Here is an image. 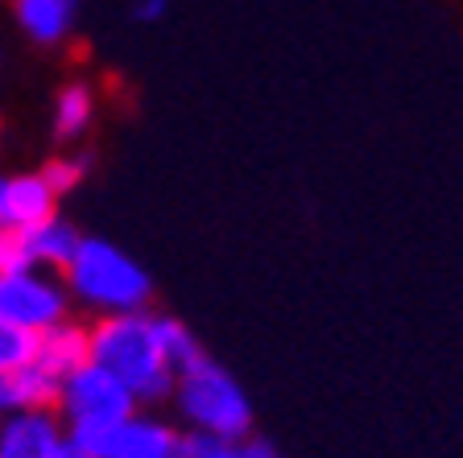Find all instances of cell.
Segmentation results:
<instances>
[{
    "instance_id": "52a82bcc",
    "label": "cell",
    "mask_w": 463,
    "mask_h": 458,
    "mask_svg": "<svg viewBox=\"0 0 463 458\" xmlns=\"http://www.w3.org/2000/svg\"><path fill=\"white\" fill-rule=\"evenodd\" d=\"M71 434L58 409H9L0 421V458H62Z\"/></svg>"
},
{
    "instance_id": "5b68a950",
    "label": "cell",
    "mask_w": 463,
    "mask_h": 458,
    "mask_svg": "<svg viewBox=\"0 0 463 458\" xmlns=\"http://www.w3.org/2000/svg\"><path fill=\"white\" fill-rule=\"evenodd\" d=\"M0 318L29 334H46L75 318V302L62 273L9 257L0 265Z\"/></svg>"
},
{
    "instance_id": "2e32d148",
    "label": "cell",
    "mask_w": 463,
    "mask_h": 458,
    "mask_svg": "<svg viewBox=\"0 0 463 458\" xmlns=\"http://www.w3.org/2000/svg\"><path fill=\"white\" fill-rule=\"evenodd\" d=\"M38 173L50 182V186H54L58 199H67L79 182L87 178V157H83V153H58V157H50Z\"/></svg>"
},
{
    "instance_id": "4fadbf2b",
    "label": "cell",
    "mask_w": 463,
    "mask_h": 458,
    "mask_svg": "<svg viewBox=\"0 0 463 458\" xmlns=\"http://www.w3.org/2000/svg\"><path fill=\"white\" fill-rule=\"evenodd\" d=\"M91 125H96V91L75 79V83H67L54 96L50 133H54V141L71 145V141H79V136H87V128Z\"/></svg>"
},
{
    "instance_id": "6da1fadb",
    "label": "cell",
    "mask_w": 463,
    "mask_h": 458,
    "mask_svg": "<svg viewBox=\"0 0 463 458\" xmlns=\"http://www.w3.org/2000/svg\"><path fill=\"white\" fill-rule=\"evenodd\" d=\"M91 360L133 388L141 409H157L174 397L178 368L162 339V314H112L91 322Z\"/></svg>"
},
{
    "instance_id": "ac0fdd59",
    "label": "cell",
    "mask_w": 463,
    "mask_h": 458,
    "mask_svg": "<svg viewBox=\"0 0 463 458\" xmlns=\"http://www.w3.org/2000/svg\"><path fill=\"white\" fill-rule=\"evenodd\" d=\"M165 9H170V0H133V21L157 25V21L165 17Z\"/></svg>"
},
{
    "instance_id": "ba28073f",
    "label": "cell",
    "mask_w": 463,
    "mask_h": 458,
    "mask_svg": "<svg viewBox=\"0 0 463 458\" xmlns=\"http://www.w3.org/2000/svg\"><path fill=\"white\" fill-rule=\"evenodd\" d=\"M79 244H83V231H75V223H71L62 210L25 231H9V257L25 260V265L50 268V273H62V268L75 260Z\"/></svg>"
},
{
    "instance_id": "3957f363",
    "label": "cell",
    "mask_w": 463,
    "mask_h": 458,
    "mask_svg": "<svg viewBox=\"0 0 463 458\" xmlns=\"http://www.w3.org/2000/svg\"><path fill=\"white\" fill-rule=\"evenodd\" d=\"M178 425L186 434H203V438H220V442H241L252 438V401L244 384L215 363L212 355H199L191 368L178 372L170 397Z\"/></svg>"
},
{
    "instance_id": "9a60e30c",
    "label": "cell",
    "mask_w": 463,
    "mask_h": 458,
    "mask_svg": "<svg viewBox=\"0 0 463 458\" xmlns=\"http://www.w3.org/2000/svg\"><path fill=\"white\" fill-rule=\"evenodd\" d=\"M33 351H38V334H29L0 318V380L13 376L17 368H25V363L33 360Z\"/></svg>"
},
{
    "instance_id": "8fae6325",
    "label": "cell",
    "mask_w": 463,
    "mask_h": 458,
    "mask_svg": "<svg viewBox=\"0 0 463 458\" xmlns=\"http://www.w3.org/2000/svg\"><path fill=\"white\" fill-rule=\"evenodd\" d=\"M21 33L38 46H62L75 33L79 0H13Z\"/></svg>"
},
{
    "instance_id": "7a4b0ae2",
    "label": "cell",
    "mask_w": 463,
    "mask_h": 458,
    "mask_svg": "<svg viewBox=\"0 0 463 458\" xmlns=\"http://www.w3.org/2000/svg\"><path fill=\"white\" fill-rule=\"evenodd\" d=\"M62 281L71 289L75 314H87L91 322L112 314H141L154 305V281L145 265L99 236H83L75 260L62 268Z\"/></svg>"
},
{
    "instance_id": "ffe728a7",
    "label": "cell",
    "mask_w": 463,
    "mask_h": 458,
    "mask_svg": "<svg viewBox=\"0 0 463 458\" xmlns=\"http://www.w3.org/2000/svg\"><path fill=\"white\" fill-rule=\"evenodd\" d=\"M5 260H9V231L0 228V265H5Z\"/></svg>"
},
{
    "instance_id": "7c38bea8",
    "label": "cell",
    "mask_w": 463,
    "mask_h": 458,
    "mask_svg": "<svg viewBox=\"0 0 463 458\" xmlns=\"http://www.w3.org/2000/svg\"><path fill=\"white\" fill-rule=\"evenodd\" d=\"M62 384L54 372H46L38 360H29L25 368H17L13 376L0 380V392L9 409H58V397H62Z\"/></svg>"
},
{
    "instance_id": "9c48e42d",
    "label": "cell",
    "mask_w": 463,
    "mask_h": 458,
    "mask_svg": "<svg viewBox=\"0 0 463 458\" xmlns=\"http://www.w3.org/2000/svg\"><path fill=\"white\" fill-rule=\"evenodd\" d=\"M58 215V194L42 173H13L9 191H5V207H0V228L5 231H25L33 223H46Z\"/></svg>"
},
{
    "instance_id": "30bf717a",
    "label": "cell",
    "mask_w": 463,
    "mask_h": 458,
    "mask_svg": "<svg viewBox=\"0 0 463 458\" xmlns=\"http://www.w3.org/2000/svg\"><path fill=\"white\" fill-rule=\"evenodd\" d=\"M33 360H38L46 372H54L58 380H67L71 372H79V368L91 360V322H83V318L75 314L62 326H54V331L38 334Z\"/></svg>"
},
{
    "instance_id": "5bb4252c",
    "label": "cell",
    "mask_w": 463,
    "mask_h": 458,
    "mask_svg": "<svg viewBox=\"0 0 463 458\" xmlns=\"http://www.w3.org/2000/svg\"><path fill=\"white\" fill-rule=\"evenodd\" d=\"M183 458H281L273 450L269 438H241V442H220V438H203V434H186Z\"/></svg>"
},
{
    "instance_id": "8992f818",
    "label": "cell",
    "mask_w": 463,
    "mask_h": 458,
    "mask_svg": "<svg viewBox=\"0 0 463 458\" xmlns=\"http://www.w3.org/2000/svg\"><path fill=\"white\" fill-rule=\"evenodd\" d=\"M183 442L186 430H178L174 421L157 417L154 409H137L133 417H125L120 425L104 430L83 446L96 450L99 458H183Z\"/></svg>"
},
{
    "instance_id": "277c9868",
    "label": "cell",
    "mask_w": 463,
    "mask_h": 458,
    "mask_svg": "<svg viewBox=\"0 0 463 458\" xmlns=\"http://www.w3.org/2000/svg\"><path fill=\"white\" fill-rule=\"evenodd\" d=\"M137 409L141 405H137L133 388L96 360H87L79 372H71L67 384H62V397H58V417H62V425L75 442L99 438L104 430L133 417Z\"/></svg>"
},
{
    "instance_id": "d6986e66",
    "label": "cell",
    "mask_w": 463,
    "mask_h": 458,
    "mask_svg": "<svg viewBox=\"0 0 463 458\" xmlns=\"http://www.w3.org/2000/svg\"><path fill=\"white\" fill-rule=\"evenodd\" d=\"M62 458H99V454H96V450H87L83 442H71V446L62 450Z\"/></svg>"
},
{
    "instance_id": "44dd1931",
    "label": "cell",
    "mask_w": 463,
    "mask_h": 458,
    "mask_svg": "<svg viewBox=\"0 0 463 458\" xmlns=\"http://www.w3.org/2000/svg\"><path fill=\"white\" fill-rule=\"evenodd\" d=\"M5 191H9V173H0V207H5Z\"/></svg>"
},
{
    "instance_id": "e0dca14e",
    "label": "cell",
    "mask_w": 463,
    "mask_h": 458,
    "mask_svg": "<svg viewBox=\"0 0 463 458\" xmlns=\"http://www.w3.org/2000/svg\"><path fill=\"white\" fill-rule=\"evenodd\" d=\"M162 339H165V351H170V360H174V368L183 372V368H191L199 355H207L199 347V339H194V331H186L178 318H170V314H162Z\"/></svg>"
}]
</instances>
